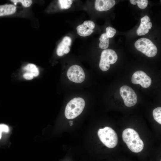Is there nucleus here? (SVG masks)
Here are the masks:
<instances>
[{"label": "nucleus", "instance_id": "obj_11", "mask_svg": "<svg viewBox=\"0 0 161 161\" xmlns=\"http://www.w3.org/2000/svg\"><path fill=\"white\" fill-rule=\"evenodd\" d=\"M150 19L147 16H145L141 19L140 25L137 30V33L139 36L145 35L147 33L152 26Z\"/></svg>", "mask_w": 161, "mask_h": 161}, {"label": "nucleus", "instance_id": "obj_5", "mask_svg": "<svg viewBox=\"0 0 161 161\" xmlns=\"http://www.w3.org/2000/svg\"><path fill=\"white\" fill-rule=\"evenodd\" d=\"M117 59V56L115 51L112 49H105L101 53L99 65L100 69L104 71L108 70L110 65L115 63Z\"/></svg>", "mask_w": 161, "mask_h": 161}, {"label": "nucleus", "instance_id": "obj_16", "mask_svg": "<svg viewBox=\"0 0 161 161\" xmlns=\"http://www.w3.org/2000/svg\"><path fill=\"white\" fill-rule=\"evenodd\" d=\"M130 1L133 5L137 4L138 7L141 9H144L146 8L148 2L147 0H130Z\"/></svg>", "mask_w": 161, "mask_h": 161}, {"label": "nucleus", "instance_id": "obj_8", "mask_svg": "<svg viewBox=\"0 0 161 161\" xmlns=\"http://www.w3.org/2000/svg\"><path fill=\"white\" fill-rule=\"evenodd\" d=\"M131 82L133 84H140L143 88H147L151 85V80L145 72L138 71L133 75Z\"/></svg>", "mask_w": 161, "mask_h": 161}, {"label": "nucleus", "instance_id": "obj_3", "mask_svg": "<svg viewBox=\"0 0 161 161\" xmlns=\"http://www.w3.org/2000/svg\"><path fill=\"white\" fill-rule=\"evenodd\" d=\"M97 134L101 141L107 147L113 148L117 145L118 143L117 135L111 128L106 127L103 129H99Z\"/></svg>", "mask_w": 161, "mask_h": 161}, {"label": "nucleus", "instance_id": "obj_6", "mask_svg": "<svg viewBox=\"0 0 161 161\" xmlns=\"http://www.w3.org/2000/svg\"><path fill=\"white\" fill-rule=\"evenodd\" d=\"M120 94L127 106L131 107L136 104L137 101V96L130 87L126 85L121 86L120 89Z\"/></svg>", "mask_w": 161, "mask_h": 161}, {"label": "nucleus", "instance_id": "obj_10", "mask_svg": "<svg viewBox=\"0 0 161 161\" xmlns=\"http://www.w3.org/2000/svg\"><path fill=\"white\" fill-rule=\"evenodd\" d=\"M71 43L72 39L70 37L65 36L64 37L57 48V55L59 56H61L64 54L69 53L70 49L69 47L71 46Z\"/></svg>", "mask_w": 161, "mask_h": 161}, {"label": "nucleus", "instance_id": "obj_7", "mask_svg": "<svg viewBox=\"0 0 161 161\" xmlns=\"http://www.w3.org/2000/svg\"><path fill=\"white\" fill-rule=\"evenodd\" d=\"M67 75L71 81L76 83H81L84 80L85 75L82 68L80 66L74 65L68 69Z\"/></svg>", "mask_w": 161, "mask_h": 161}, {"label": "nucleus", "instance_id": "obj_23", "mask_svg": "<svg viewBox=\"0 0 161 161\" xmlns=\"http://www.w3.org/2000/svg\"><path fill=\"white\" fill-rule=\"evenodd\" d=\"M70 125L72 126L73 125V122L72 121H70L69 122Z\"/></svg>", "mask_w": 161, "mask_h": 161}, {"label": "nucleus", "instance_id": "obj_21", "mask_svg": "<svg viewBox=\"0 0 161 161\" xmlns=\"http://www.w3.org/2000/svg\"><path fill=\"white\" fill-rule=\"evenodd\" d=\"M9 131V129L7 126L4 124H0V139L1 137L2 132L7 133Z\"/></svg>", "mask_w": 161, "mask_h": 161}, {"label": "nucleus", "instance_id": "obj_2", "mask_svg": "<svg viewBox=\"0 0 161 161\" xmlns=\"http://www.w3.org/2000/svg\"><path fill=\"white\" fill-rule=\"evenodd\" d=\"M85 105L84 99L81 97H75L70 100L67 104L65 115L68 119L75 118L82 112Z\"/></svg>", "mask_w": 161, "mask_h": 161}, {"label": "nucleus", "instance_id": "obj_18", "mask_svg": "<svg viewBox=\"0 0 161 161\" xmlns=\"http://www.w3.org/2000/svg\"><path fill=\"white\" fill-rule=\"evenodd\" d=\"M58 2L60 8L62 9L69 8L71 7L72 1L71 0H59Z\"/></svg>", "mask_w": 161, "mask_h": 161}, {"label": "nucleus", "instance_id": "obj_22", "mask_svg": "<svg viewBox=\"0 0 161 161\" xmlns=\"http://www.w3.org/2000/svg\"><path fill=\"white\" fill-rule=\"evenodd\" d=\"M23 77L27 80H31L34 78L32 75L27 72H24L23 74Z\"/></svg>", "mask_w": 161, "mask_h": 161}, {"label": "nucleus", "instance_id": "obj_13", "mask_svg": "<svg viewBox=\"0 0 161 161\" xmlns=\"http://www.w3.org/2000/svg\"><path fill=\"white\" fill-rule=\"evenodd\" d=\"M16 7L12 4L0 5V16L12 15L16 11Z\"/></svg>", "mask_w": 161, "mask_h": 161}, {"label": "nucleus", "instance_id": "obj_20", "mask_svg": "<svg viewBox=\"0 0 161 161\" xmlns=\"http://www.w3.org/2000/svg\"><path fill=\"white\" fill-rule=\"evenodd\" d=\"M106 33L109 38L113 37L115 34L116 32L115 29L110 27H106Z\"/></svg>", "mask_w": 161, "mask_h": 161}, {"label": "nucleus", "instance_id": "obj_12", "mask_svg": "<svg viewBox=\"0 0 161 161\" xmlns=\"http://www.w3.org/2000/svg\"><path fill=\"white\" fill-rule=\"evenodd\" d=\"M114 0H96L95 1V8L97 11H103L108 10L115 4Z\"/></svg>", "mask_w": 161, "mask_h": 161}, {"label": "nucleus", "instance_id": "obj_9", "mask_svg": "<svg viewBox=\"0 0 161 161\" xmlns=\"http://www.w3.org/2000/svg\"><path fill=\"white\" fill-rule=\"evenodd\" d=\"M95 27V24L93 21L87 20L85 21L82 24L78 25L76 30L78 35L85 37L92 33Z\"/></svg>", "mask_w": 161, "mask_h": 161}, {"label": "nucleus", "instance_id": "obj_14", "mask_svg": "<svg viewBox=\"0 0 161 161\" xmlns=\"http://www.w3.org/2000/svg\"><path fill=\"white\" fill-rule=\"evenodd\" d=\"M23 69L24 72H28L33 75L34 77H38L39 74V70L35 64L29 63L24 66Z\"/></svg>", "mask_w": 161, "mask_h": 161}, {"label": "nucleus", "instance_id": "obj_4", "mask_svg": "<svg viewBox=\"0 0 161 161\" xmlns=\"http://www.w3.org/2000/svg\"><path fill=\"white\" fill-rule=\"evenodd\" d=\"M136 48L149 57H153L157 54L156 46L149 39L142 38L137 40L134 44Z\"/></svg>", "mask_w": 161, "mask_h": 161}, {"label": "nucleus", "instance_id": "obj_15", "mask_svg": "<svg viewBox=\"0 0 161 161\" xmlns=\"http://www.w3.org/2000/svg\"><path fill=\"white\" fill-rule=\"evenodd\" d=\"M100 42L99 44V47L102 49H106L109 45V38L106 33L102 34L99 38Z\"/></svg>", "mask_w": 161, "mask_h": 161}, {"label": "nucleus", "instance_id": "obj_19", "mask_svg": "<svg viewBox=\"0 0 161 161\" xmlns=\"http://www.w3.org/2000/svg\"><path fill=\"white\" fill-rule=\"evenodd\" d=\"M10 1L14 3H20L25 7H30L32 3V1L31 0H11Z\"/></svg>", "mask_w": 161, "mask_h": 161}, {"label": "nucleus", "instance_id": "obj_17", "mask_svg": "<svg viewBox=\"0 0 161 161\" xmlns=\"http://www.w3.org/2000/svg\"><path fill=\"white\" fill-rule=\"evenodd\" d=\"M153 115L155 120L160 124H161V107H159L154 109Z\"/></svg>", "mask_w": 161, "mask_h": 161}, {"label": "nucleus", "instance_id": "obj_1", "mask_svg": "<svg viewBox=\"0 0 161 161\" xmlns=\"http://www.w3.org/2000/svg\"><path fill=\"white\" fill-rule=\"evenodd\" d=\"M123 141L129 148L134 153L141 151L144 147V143L138 134L134 129L127 128L123 131L122 135Z\"/></svg>", "mask_w": 161, "mask_h": 161}]
</instances>
